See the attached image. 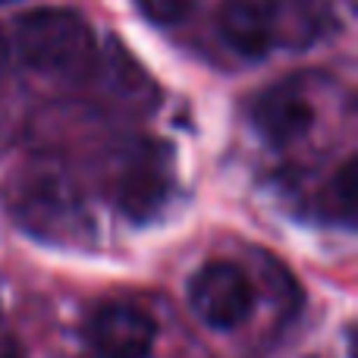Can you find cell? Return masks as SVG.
<instances>
[{
	"instance_id": "2",
	"label": "cell",
	"mask_w": 358,
	"mask_h": 358,
	"mask_svg": "<svg viewBox=\"0 0 358 358\" xmlns=\"http://www.w3.org/2000/svg\"><path fill=\"white\" fill-rule=\"evenodd\" d=\"M13 210L29 233L48 242H79L88 217L73 185L57 173H31L13 195Z\"/></svg>"
},
{
	"instance_id": "4",
	"label": "cell",
	"mask_w": 358,
	"mask_h": 358,
	"mask_svg": "<svg viewBox=\"0 0 358 358\" xmlns=\"http://www.w3.org/2000/svg\"><path fill=\"white\" fill-rule=\"evenodd\" d=\"M189 305L208 327L233 330L252 315L255 292L248 277L229 261H210L192 277Z\"/></svg>"
},
{
	"instance_id": "13",
	"label": "cell",
	"mask_w": 358,
	"mask_h": 358,
	"mask_svg": "<svg viewBox=\"0 0 358 358\" xmlns=\"http://www.w3.org/2000/svg\"><path fill=\"white\" fill-rule=\"evenodd\" d=\"M0 3H13V0H0Z\"/></svg>"
},
{
	"instance_id": "12",
	"label": "cell",
	"mask_w": 358,
	"mask_h": 358,
	"mask_svg": "<svg viewBox=\"0 0 358 358\" xmlns=\"http://www.w3.org/2000/svg\"><path fill=\"white\" fill-rule=\"evenodd\" d=\"M6 57H10V41H6V35L0 31V69L6 66Z\"/></svg>"
},
{
	"instance_id": "1",
	"label": "cell",
	"mask_w": 358,
	"mask_h": 358,
	"mask_svg": "<svg viewBox=\"0 0 358 358\" xmlns=\"http://www.w3.org/2000/svg\"><path fill=\"white\" fill-rule=\"evenodd\" d=\"M25 66L48 76H79L94 63V35L73 10H31L16 22Z\"/></svg>"
},
{
	"instance_id": "5",
	"label": "cell",
	"mask_w": 358,
	"mask_h": 358,
	"mask_svg": "<svg viewBox=\"0 0 358 358\" xmlns=\"http://www.w3.org/2000/svg\"><path fill=\"white\" fill-rule=\"evenodd\" d=\"M252 120L261 136L277 148L305 138L315 123V101L308 94V85L296 76L264 88L252 104Z\"/></svg>"
},
{
	"instance_id": "8",
	"label": "cell",
	"mask_w": 358,
	"mask_h": 358,
	"mask_svg": "<svg viewBox=\"0 0 358 358\" xmlns=\"http://www.w3.org/2000/svg\"><path fill=\"white\" fill-rule=\"evenodd\" d=\"M273 44H311L327 29V10L321 0H271Z\"/></svg>"
},
{
	"instance_id": "7",
	"label": "cell",
	"mask_w": 358,
	"mask_h": 358,
	"mask_svg": "<svg viewBox=\"0 0 358 358\" xmlns=\"http://www.w3.org/2000/svg\"><path fill=\"white\" fill-rule=\"evenodd\" d=\"M220 38L248 60H261L273 44L271 0H227L217 16Z\"/></svg>"
},
{
	"instance_id": "3",
	"label": "cell",
	"mask_w": 358,
	"mask_h": 358,
	"mask_svg": "<svg viewBox=\"0 0 358 358\" xmlns=\"http://www.w3.org/2000/svg\"><path fill=\"white\" fill-rule=\"evenodd\" d=\"M173 185V167L164 145L142 142L132 145L123 155L113 179V195L126 217L132 220H151L164 208Z\"/></svg>"
},
{
	"instance_id": "10",
	"label": "cell",
	"mask_w": 358,
	"mask_h": 358,
	"mask_svg": "<svg viewBox=\"0 0 358 358\" xmlns=\"http://www.w3.org/2000/svg\"><path fill=\"white\" fill-rule=\"evenodd\" d=\"M136 3L151 22L173 25V22H179V19L189 16V10H192L195 0H136Z\"/></svg>"
},
{
	"instance_id": "9",
	"label": "cell",
	"mask_w": 358,
	"mask_h": 358,
	"mask_svg": "<svg viewBox=\"0 0 358 358\" xmlns=\"http://www.w3.org/2000/svg\"><path fill=\"white\" fill-rule=\"evenodd\" d=\"M321 208L327 210V217L334 220H343V223H352L355 220V161L340 164L334 176H330L327 189L321 195Z\"/></svg>"
},
{
	"instance_id": "11",
	"label": "cell",
	"mask_w": 358,
	"mask_h": 358,
	"mask_svg": "<svg viewBox=\"0 0 358 358\" xmlns=\"http://www.w3.org/2000/svg\"><path fill=\"white\" fill-rule=\"evenodd\" d=\"M0 358H29L25 346L13 334H0Z\"/></svg>"
},
{
	"instance_id": "6",
	"label": "cell",
	"mask_w": 358,
	"mask_h": 358,
	"mask_svg": "<svg viewBox=\"0 0 358 358\" xmlns=\"http://www.w3.org/2000/svg\"><path fill=\"white\" fill-rule=\"evenodd\" d=\"M88 340L98 358H148L157 343V324L136 305H107L94 315Z\"/></svg>"
}]
</instances>
